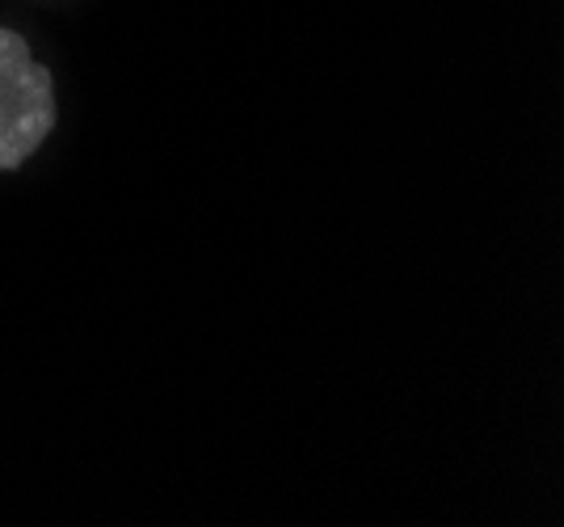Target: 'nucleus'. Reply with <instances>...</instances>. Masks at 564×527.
<instances>
[{
	"label": "nucleus",
	"mask_w": 564,
	"mask_h": 527,
	"mask_svg": "<svg viewBox=\"0 0 564 527\" xmlns=\"http://www.w3.org/2000/svg\"><path fill=\"white\" fill-rule=\"evenodd\" d=\"M55 122L51 73L18 34L0 30V169H18Z\"/></svg>",
	"instance_id": "nucleus-1"
}]
</instances>
